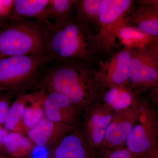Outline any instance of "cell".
<instances>
[{
	"label": "cell",
	"instance_id": "obj_3",
	"mask_svg": "<svg viewBox=\"0 0 158 158\" xmlns=\"http://www.w3.org/2000/svg\"><path fill=\"white\" fill-rule=\"evenodd\" d=\"M8 19L9 21L0 30V59L46 54L45 30L48 23L39 20Z\"/></svg>",
	"mask_w": 158,
	"mask_h": 158
},
{
	"label": "cell",
	"instance_id": "obj_7",
	"mask_svg": "<svg viewBox=\"0 0 158 158\" xmlns=\"http://www.w3.org/2000/svg\"><path fill=\"white\" fill-rule=\"evenodd\" d=\"M141 112L128 136L126 147L136 158H142L152 146L157 143L158 118L149 101L140 97Z\"/></svg>",
	"mask_w": 158,
	"mask_h": 158
},
{
	"label": "cell",
	"instance_id": "obj_6",
	"mask_svg": "<svg viewBox=\"0 0 158 158\" xmlns=\"http://www.w3.org/2000/svg\"><path fill=\"white\" fill-rule=\"evenodd\" d=\"M155 85H158V41L132 49L127 87L139 95Z\"/></svg>",
	"mask_w": 158,
	"mask_h": 158
},
{
	"label": "cell",
	"instance_id": "obj_8",
	"mask_svg": "<svg viewBox=\"0 0 158 158\" xmlns=\"http://www.w3.org/2000/svg\"><path fill=\"white\" fill-rule=\"evenodd\" d=\"M114 112L101 102L94 104L83 112L81 130L90 147L98 153Z\"/></svg>",
	"mask_w": 158,
	"mask_h": 158
},
{
	"label": "cell",
	"instance_id": "obj_11",
	"mask_svg": "<svg viewBox=\"0 0 158 158\" xmlns=\"http://www.w3.org/2000/svg\"><path fill=\"white\" fill-rule=\"evenodd\" d=\"M131 57V49L124 47L105 62H98V68L105 87H127Z\"/></svg>",
	"mask_w": 158,
	"mask_h": 158
},
{
	"label": "cell",
	"instance_id": "obj_2",
	"mask_svg": "<svg viewBox=\"0 0 158 158\" xmlns=\"http://www.w3.org/2000/svg\"><path fill=\"white\" fill-rule=\"evenodd\" d=\"M96 33L72 13L61 23L47 24L46 54L53 61L78 60L96 65L99 62Z\"/></svg>",
	"mask_w": 158,
	"mask_h": 158
},
{
	"label": "cell",
	"instance_id": "obj_22",
	"mask_svg": "<svg viewBox=\"0 0 158 158\" xmlns=\"http://www.w3.org/2000/svg\"><path fill=\"white\" fill-rule=\"evenodd\" d=\"M74 0H50L45 19L54 25L64 21L73 12Z\"/></svg>",
	"mask_w": 158,
	"mask_h": 158
},
{
	"label": "cell",
	"instance_id": "obj_16",
	"mask_svg": "<svg viewBox=\"0 0 158 158\" xmlns=\"http://www.w3.org/2000/svg\"><path fill=\"white\" fill-rule=\"evenodd\" d=\"M127 18L114 31L115 37L122 45L131 49L142 48L154 41H158V38L148 35L135 28L127 25Z\"/></svg>",
	"mask_w": 158,
	"mask_h": 158
},
{
	"label": "cell",
	"instance_id": "obj_29",
	"mask_svg": "<svg viewBox=\"0 0 158 158\" xmlns=\"http://www.w3.org/2000/svg\"><path fill=\"white\" fill-rule=\"evenodd\" d=\"M0 158H10L5 154L0 152Z\"/></svg>",
	"mask_w": 158,
	"mask_h": 158
},
{
	"label": "cell",
	"instance_id": "obj_23",
	"mask_svg": "<svg viewBox=\"0 0 158 158\" xmlns=\"http://www.w3.org/2000/svg\"><path fill=\"white\" fill-rule=\"evenodd\" d=\"M98 156V158H136L126 146L103 150Z\"/></svg>",
	"mask_w": 158,
	"mask_h": 158
},
{
	"label": "cell",
	"instance_id": "obj_12",
	"mask_svg": "<svg viewBox=\"0 0 158 158\" xmlns=\"http://www.w3.org/2000/svg\"><path fill=\"white\" fill-rule=\"evenodd\" d=\"M46 158H98V156L79 127L49 148Z\"/></svg>",
	"mask_w": 158,
	"mask_h": 158
},
{
	"label": "cell",
	"instance_id": "obj_15",
	"mask_svg": "<svg viewBox=\"0 0 158 158\" xmlns=\"http://www.w3.org/2000/svg\"><path fill=\"white\" fill-rule=\"evenodd\" d=\"M139 97V95L127 87L106 86L100 102L114 113L129 108Z\"/></svg>",
	"mask_w": 158,
	"mask_h": 158
},
{
	"label": "cell",
	"instance_id": "obj_9",
	"mask_svg": "<svg viewBox=\"0 0 158 158\" xmlns=\"http://www.w3.org/2000/svg\"><path fill=\"white\" fill-rule=\"evenodd\" d=\"M140 112V97L126 110L114 112L99 151L125 146L128 136Z\"/></svg>",
	"mask_w": 158,
	"mask_h": 158
},
{
	"label": "cell",
	"instance_id": "obj_1",
	"mask_svg": "<svg viewBox=\"0 0 158 158\" xmlns=\"http://www.w3.org/2000/svg\"><path fill=\"white\" fill-rule=\"evenodd\" d=\"M105 85L96 65L78 60L53 61L43 71L33 90L62 95L84 112L101 102Z\"/></svg>",
	"mask_w": 158,
	"mask_h": 158
},
{
	"label": "cell",
	"instance_id": "obj_14",
	"mask_svg": "<svg viewBox=\"0 0 158 158\" xmlns=\"http://www.w3.org/2000/svg\"><path fill=\"white\" fill-rule=\"evenodd\" d=\"M126 25L158 38V4L140 5L128 16Z\"/></svg>",
	"mask_w": 158,
	"mask_h": 158
},
{
	"label": "cell",
	"instance_id": "obj_18",
	"mask_svg": "<svg viewBox=\"0 0 158 158\" xmlns=\"http://www.w3.org/2000/svg\"><path fill=\"white\" fill-rule=\"evenodd\" d=\"M35 146L24 134L10 131L4 140V153L11 158H28Z\"/></svg>",
	"mask_w": 158,
	"mask_h": 158
},
{
	"label": "cell",
	"instance_id": "obj_19",
	"mask_svg": "<svg viewBox=\"0 0 158 158\" xmlns=\"http://www.w3.org/2000/svg\"><path fill=\"white\" fill-rule=\"evenodd\" d=\"M101 0H74L73 11L80 20L94 30L98 31Z\"/></svg>",
	"mask_w": 158,
	"mask_h": 158
},
{
	"label": "cell",
	"instance_id": "obj_26",
	"mask_svg": "<svg viewBox=\"0 0 158 158\" xmlns=\"http://www.w3.org/2000/svg\"><path fill=\"white\" fill-rule=\"evenodd\" d=\"M142 158H158V143L153 144Z\"/></svg>",
	"mask_w": 158,
	"mask_h": 158
},
{
	"label": "cell",
	"instance_id": "obj_27",
	"mask_svg": "<svg viewBox=\"0 0 158 158\" xmlns=\"http://www.w3.org/2000/svg\"><path fill=\"white\" fill-rule=\"evenodd\" d=\"M9 132L10 131L0 125V152L3 153H4V140Z\"/></svg>",
	"mask_w": 158,
	"mask_h": 158
},
{
	"label": "cell",
	"instance_id": "obj_21",
	"mask_svg": "<svg viewBox=\"0 0 158 158\" xmlns=\"http://www.w3.org/2000/svg\"><path fill=\"white\" fill-rule=\"evenodd\" d=\"M29 97L30 93L18 97L10 105L3 125L10 131L24 134L23 117Z\"/></svg>",
	"mask_w": 158,
	"mask_h": 158
},
{
	"label": "cell",
	"instance_id": "obj_28",
	"mask_svg": "<svg viewBox=\"0 0 158 158\" xmlns=\"http://www.w3.org/2000/svg\"><path fill=\"white\" fill-rule=\"evenodd\" d=\"M4 17V13L2 1L0 0V17Z\"/></svg>",
	"mask_w": 158,
	"mask_h": 158
},
{
	"label": "cell",
	"instance_id": "obj_4",
	"mask_svg": "<svg viewBox=\"0 0 158 158\" xmlns=\"http://www.w3.org/2000/svg\"><path fill=\"white\" fill-rule=\"evenodd\" d=\"M53 60L46 54L0 59V88L13 97L33 90L43 71Z\"/></svg>",
	"mask_w": 158,
	"mask_h": 158
},
{
	"label": "cell",
	"instance_id": "obj_20",
	"mask_svg": "<svg viewBox=\"0 0 158 158\" xmlns=\"http://www.w3.org/2000/svg\"><path fill=\"white\" fill-rule=\"evenodd\" d=\"M44 117L43 105V93L40 90L30 93L28 101L26 105L23 117V128L24 135L35 127Z\"/></svg>",
	"mask_w": 158,
	"mask_h": 158
},
{
	"label": "cell",
	"instance_id": "obj_17",
	"mask_svg": "<svg viewBox=\"0 0 158 158\" xmlns=\"http://www.w3.org/2000/svg\"><path fill=\"white\" fill-rule=\"evenodd\" d=\"M50 0H14L9 17L26 19L39 20L46 23L45 14Z\"/></svg>",
	"mask_w": 158,
	"mask_h": 158
},
{
	"label": "cell",
	"instance_id": "obj_13",
	"mask_svg": "<svg viewBox=\"0 0 158 158\" xmlns=\"http://www.w3.org/2000/svg\"><path fill=\"white\" fill-rule=\"evenodd\" d=\"M77 127L44 117L27 135L35 146L49 148Z\"/></svg>",
	"mask_w": 158,
	"mask_h": 158
},
{
	"label": "cell",
	"instance_id": "obj_24",
	"mask_svg": "<svg viewBox=\"0 0 158 158\" xmlns=\"http://www.w3.org/2000/svg\"><path fill=\"white\" fill-rule=\"evenodd\" d=\"M13 97L11 94L6 91L0 93V125H4Z\"/></svg>",
	"mask_w": 158,
	"mask_h": 158
},
{
	"label": "cell",
	"instance_id": "obj_25",
	"mask_svg": "<svg viewBox=\"0 0 158 158\" xmlns=\"http://www.w3.org/2000/svg\"><path fill=\"white\" fill-rule=\"evenodd\" d=\"M149 95L152 101V105L158 108V85L150 87Z\"/></svg>",
	"mask_w": 158,
	"mask_h": 158
},
{
	"label": "cell",
	"instance_id": "obj_10",
	"mask_svg": "<svg viewBox=\"0 0 158 158\" xmlns=\"http://www.w3.org/2000/svg\"><path fill=\"white\" fill-rule=\"evenodd\" d=\"M44 117L51 121L80 127L83 111L59 94L42 91Z\"/></svg>",
	"mask_w": 158,
	"mask_h": 158
},
{
	"label": "cell",
	"instance_id": "obj_5",
	"mask_svg": "<svg viewBox=\"0 0 158 158\" xmlns=\"http://www.w3.org/2000/svg\"><path fill=\"white\" fill-rule=\"evenodd\" d=\"M134 3L131 0H101L95 36L99 60L112 55L116 45L114 30L132 12Z\"/></svg>",
	"mask_w": 158,
	"mask_h": 158
},
{
	"label": "cell",
	"instance_id": "obj_30",
	"mask_svg": "<svg viewBox=\"0 0 158 158\" xmlns=\"http://www.w3.org/2000/svg\"><path fill=\"white\" fill-rule=\"evenodd\" d=\"M4 91H6L5 89H3L2 88H0V93H2V92H4Z\"/></svg>",
	"mask_w": 158,
	"mask_h": 158
}]
</instances>
